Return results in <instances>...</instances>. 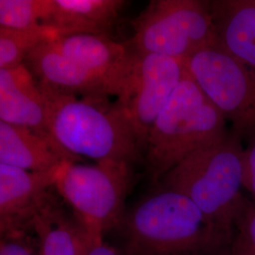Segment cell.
I'll use <instances>...</instances> for the list:
<instances>
[{"label":"cell","mask_w":255,"mask_h":255,"mask_svg":"<svg viewBox=\"0 0 255 255\" xmlns=\"http://www.w3.org/2000/svg\"><path fill=\"white\" fill-rule=\"evenodd\" d=\"M120 226L126 255H225L234 241L189 198L164 187L137 202Z\"/></svg>","instance_id":"1"},{"label":"cell","mask_w":255,"mask_h":255,"mask_svg":"<svg viewBox=\"0 0 255 255\" xmlns=\"http://www.w3.org/2000/svg\"><path fill=\"white\" fill-rule=\"evenodd\" d=\"M46 100L50 135L68 153L97 163L132 165L142 151L135 133L123 112L75 95L58 91L38 82Z\"/></svg>","instance_id":"2"},{"label":"cell","mask_w":255,"mask_h":255,"mask_svg":"<svg viewBox=\"0 0 255 255\" xmlns=\"http://www.w3.org/2000/svg\"><path fill=\"white\" fill-rule=\"evenodd\" d=\"M242 140L232 129L218 143L182 160L161 179L160 187L189 198L227 237L236 235L237 211L244 200Z\"/></svg>","instance_id":"3"},{"label":"cell","mask_w":255,"mask_h":255,"mask_svg":"<svg viewBox=\"0 0 255 255\" xmlns=\"http://www.w3.org/2000/svg\"><path fill=\"white\" fill-rule=\"evenodd\" d=\"M226 119L187 73L156 119L146 143V169L159 183L182 160L228 134Z\"/></svg>","instance_id":"4"},{"label":"cell","mask_w":255,"mask_h":255,"mask_svg":"<svg viewBox=\"0 0 255 255\" xmlns=\"http://www.w3.org/2000/svg\"><path fill=\"white\" fill-rule=\"evenodd\" d=\"M132 179L130 164L68 161L63 164L55 187L73 209L84 233L104 237L123 220Z\"/></svg>","instance_id":"5"},{"label":"cell","mask_w":255,"mask_h":255,"mask_svg":"<svg viewBox=\"0 0 255 255\" xmlns=\"http://www.w3.org/2000/svg\"><path fill=\"white\" fill-rule=\"evenodd\" d=\"M131 24L134 32L129 44L135 54L185 61L219 46L208 1L152 0Z\"/></svg>","instance_id":"6"},{"label":"cell","mask_w":255,"mask_h":255,"mask_svg":"<svg viewBox=\"0 0 255 255\" xmlns=\"http://www.w3.org/2000/svg\"><path fill=\"white\" fill-rule=\"evenodd\" d=\"M187 73L249 145L255 142V72L220 46L184 61Z\"/></svg>","instance_id":"7"},{"label":"cell","mask_w":255,"mask_h":255,"mask_svg":"<svg viewBox=\"0 0 255 255\" xmlns=\"http://www.w3.org/2000/svg\"><path fill=\"white\" fill-rule=\"evenodd\" d=\"M185 73L184 61L156 54H135L127 86L117 106L129 121L145 154L155 121Z\"/></svg>","instance_id":"8"},{"label":"cell","mask_w":255,"mask_h":255,"mask_svg":"<svg viewBox=\"0 0 255 255\" xmlns=\"http://www.w3.org/2000/svg\"><path fill=\"white\" fill-rule=\"evenodd\" d=\"M51 42L63 54L100 79L111 96H121L135 62L133 51L104 34H69Z\"/></svg>","instance_id":"9"},{"label":"cell","mask_w":255,"mask_h":255,"mask_svg":"<svg viewBox=\"0 0 255 255\" xmlns=\"http://www.w3.org/2000/svg\"><path fill=\"white\" fill-rule=\"evenodd\" d=\"M62 166L28 171L0 164V226L4 237H21L32 212L55 186Z\"/></svg>","instance_id":"10"},{"label":"cell","mask_w":255,"mask_h":255,"mask_svg":"<svg viewBox=\"0 0 255 255\" xmlns=\"http://www.w3.org/2000/svg\"><path fill=\"white\" fill-rule=\"evenodd\" d=\"M50 41L33 49L24 62L43 84L67 94H79L85 101L106 104L111 96L106 85L83 65L58 50Z\"/></svg>","instance_id":"11"},{"label":"cell","mask_w":255,"mask_h":255,"mask_svg":"<svg viewBox=\"0 0 255 255\" xmlns=\"http://www.w3.org/2000/svg\"><path fill=\"white\" fill-rule=\"evenodd\" d=\"M0 121L28 128L56 142L48 130L46 100L25 64L0 68Z\"/></svg>","instance_id":"12"},{"label":"cell","mask_w":255,"mask_h":255,"mask_svg":"<svg viewBox=\"0 0 255 255\" xmlns=\"http://www.w3.org/2000/svg\"><path fill=\"white\" fill-rule=\"evenodd\" d=\"M81 159L28 128L0 121V164L28 171H47Z\"/></svg>","instance_id":"13"},{"label":"cell","mask_w":255,"mask_h":255,"mask_svg":"<svg viewBox=\"0 0 255 255\" xmlns=\"http://www.w3.org/2000/svg\"><path fill=\"white\" fill-rule=\"evenodd\" d=\"M126 3L123 0H50L41 24L54 29L58 37L107 35Z\"/></svg>","instance_id":"14"},{"label":"cell","mask_w":255,"mask_h":255,"mask_svg":"<svg viewBox=\"0 0 255 255\" xmlns=\"http://www.w3.org/2000/svg\"><path fill=\"white\" fill-rule=\"evenodd\" d=\"M219 46L255 72V0H213Z\"/></svg>","instance_id":"15"},{"label":"cell","mask_w":255,"mask_h":255,"mask_svg":"<svg viewBox=\"0 0 255 255\" xmlns=\"http://www.w3.org/2000/svg\"><path fill=\"white\" fill-rule=\"evenodd\" d=\"M27 229L37 237L39 255H83L84 231L49 192L30 215Z\"/></svg>","instance_id":"16"},{"label":"cell","mask_w":255,"mask_h":255,"mask_svg":"<svg viewBox=\"0 0 255 255\" xmlns=\"http://www.w3.org/2000/svg\"><path fill=\"white\" fill-rule=\"evenodd\" d=\"M57 37L54 29L43 24L20 29L0 27V68L24 64L28 54L37 46Z\"/></svg>","instance_id":"17"},{"label":"cell","mask_w":255,"mask_h":255,"mask_svg":"<svg viewBox=\"0 0 255 255\" xmlns=\"http://www.w3.org/2000/svg\"><path fill=\"white\" fill-rule=\"evenodd\" d=\"M50 0H0V27H36L46 17Z\"/></svg>","instance_id":"18"},{"label":"cell","mask_w":255,"mask_h":255,"mask_svg":"<svg viewBox=\"0 0 255 255\" xmlns=\"http://www.w3.org/2000/svg\"><path fill=\"white\" fill-rule=\"evenodd\" d=\"M236 235L247 244L255 249V201L244 198L237 211Z\"/></svg>","instance_id":"19"},{"label":"cell","mask_w":255,"mask_h":255,"mask_svg":"<svg viewBox=\"0 0 255 255\" xmlns=\"http://www.w3.org/2000/svg\"><path fill=\"white\" fill-rule=\"evenodd\" d=\"M243 188L255 201V142L244 149L242 156Z\"/></svg>","instance_id":"20"},{"label":"cell","mask_w":255,"mask_h":255,"mask_svg":"<svg viewBox=\"0 0 255 255\" xmlns=\"http://www.w3.org/2000/svg\"><path fill=\"white\" fill-rule=\"evenodd\" d=\"M83 255H120L119 251L104 241V237L89 236L84 233Z\"/></svg>","instance_id":"21"},{"label":"cell","mask_w":255,"mask_h":255,"mask_svg":"<svg viewBox=\"0 0 255 255\" xmlns=\"http://www.w3.org/2000/svg\"><path fill=\"white\" fill-rule=\"evenodd\" d=\"M0 255H35L21 237H7L1 240Z\"/></svg>","instance_id":"22"},{"label":"cell","mask_w":255,"mask_h":255,"mask_svg":"<svg viewBox=\"0 0 255 255\" xmlns=\"http://www.w3.org/2000/svg\"><path fill=\"white\" fill-rule=\"evenodd\" d=\"M225 255H255V249L240 238L235 237L228 253Z\"/></svg>","instance_id":"23"}]
</instances>
